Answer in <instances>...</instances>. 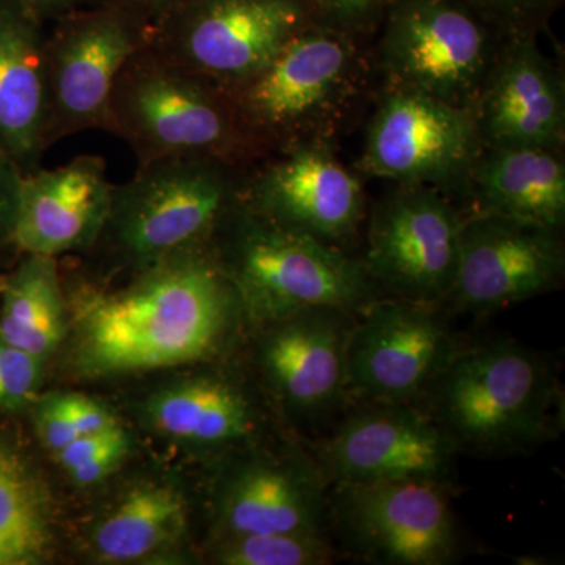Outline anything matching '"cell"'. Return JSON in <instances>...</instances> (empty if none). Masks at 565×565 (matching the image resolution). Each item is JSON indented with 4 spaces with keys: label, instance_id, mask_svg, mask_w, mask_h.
I'll return each instance as SVG.
<instances>
[{
    "label": "cell",
    "instance_id": "1",
    "mask_svg": "<svg viewBox=\"0 0 565 565\" xmlns=\"http://www.w3.org/2000/svg\"><path fill=\"white\" fill-rule=\"evenodd\" d=\"M241 303L211 248L141 267L126 288L74 294L79 359L93 374H126L196 362L214 351Z\"/></svg>",
    "mask_w": 565,
    "mask_h": 565
},
{
    "label": "cell",
    "instance_id": "2",
    "mask_svg": "<svg viewBox=\"0 0 565 565\" xmlns=\"http://www.w3.org/2000/svg\"><path fill=\"white\" fill-rule=\"evenodd\" d=\"M364 43L315 22L262 71L226 90L263 158L303 145H334L379 90Z\"/></svg>",
    "mask_w": 565,
    "mask_h": 565
},
{
    "label": "cell",
    "instance_id": "3",
    "mask_svg": "<svg viewBox=\"0 0 565 565\" xmlns=\"http://www.w3.org/2000/svg\"><path fill=\"white\" fill-rule=\"evenodd\" d=\"M422 399L419 407L459 451L482 456L542 444L555 434L563 411L555 367L512 341L460 349Z\"/></svg>",
    "mask_w": 565,
    "mask_h": 565
},
{
    "label": "cell",
    "instance_id": "4",
    "mask_svg": "<svg viewBox=\"0 0 565 565\" xmlns=\"http://www.w3.org/2000/svg\"><path fill=\"white\" fill-rule=\"evenodd\" d=\"M210 248L252 318L275 322L311 308L360 313L379 288L344 248L282 226L241 199Z\"/></svg>",
    "mask_w": 565,
    "mask_h": 565
},
{
    "label": "cell",
    "instance_id": "5",
    "mask_svg": "<svg viewBox=\"0 0 565 565\" xmlns=\"http://www.w3.org/2000/svg\"><path fill=\"white\" fill-rule=\"evenodd\" d=\"M109 132L131 147L139 163L206 158L248 169L263 159L230 93L181 68L150 43L118 76Z\"/></svg>",
    "mask_w": 565,
    "mask_h": 565
},
{
    "label": "cell",
    "instance_id": "6",
    "mask_svg": "<svg viewBox=\"0 0 565 565\" xmlns=\"http://www.w3.org/2000/svg\"><path fill=\"white\" fill-rule=\"evenodd\" d=\"M248 169L206 158L139 163L131 180L114 185L98 243L106 239L137 270L210 247L223 218L243 199Z\"/></svg>",
    "mask_w": 565,
    "mask_h": 565
},
{
    "label": "cell",
    "instance_id": "7",
    "mask_svg": "<svg viewBox=\"0 0 565 565\" xmlns=\"http://www.w3.org/2000/svg\"><path fill=\"white\" fill-rule=\"evenodd\" d=\"M379 29V87L471 110L503 41L467 0H388Z\"/></svg>",
    "mask_w": 565,
    "mask_h": 565
},
{
    "label": "cell",
    "instance_id": "8",
    "mask_svg": "<svg viewBox=\"0 0 565 565\" xmlns=\"http://www.w3.org/2000/svg\"><path fill=\"white\" fill-rule=\"evenodd\" d=\"M315 22L313 0H180L151 25L150 46L232 90Z\"/></svg>",
    "mask_w": 565,
    "mask_h": 565
},
{
    "label": "cell",
    "instance_id": "9",
    "mask_svg": "<svg viewBox=\"0 0 565 565\" xmlns=\"http://www.w3.org/2000/svg\"><path fill=\"white\" fill-rule=\"evenodd\" d=\"M46 36V147L93 129L109 132L110 99L121 70L150 43L151 24L98 0L55 20Z\"/></svg>",
    "mask_w": 565,
    "mask_h": 565
},
{
    "label": "cell",
    "instance_id": "10",
    "mask_svg": "<svg viewBox=\"0 0 565 565\" xmlns=\"http://www.w3.org/2000/svg\"><path fill=\"white\" fill-rule=\"evenodd\" d=\"M360 170L394 184L427 185L467 199L484 141L473 110L422 93L379 87Z\"/></svg>",
    "mask_w": 565,
    "mask_h": 565
},
{
    "label": "cell",
    "instance_id": "11",
    "mask_svg": "<svg viewBox=\"0 0 565 565\" xmlns=\"http://www.w3.org/2000/svg\"><path fill=\"white\" fill-rule=\"evenodd\" d=\"M463 221L437 189L394 184L371 211L360 262L379 291L437 307L455 281Z\"/></svg>",
    "mask_w": 565,
    "mask_h": 565
},
{
    "label": "cell",
    "instance_id": "12",
    "mask_svg": "<svg viewBox=\"0 0 565 565\" xmlns=\"http://www.w3.org/2000/svg\"><path fill=\"white\" fill-rule=\"evenodd\" d=\"M444 482L401 479L334 486V519L356 555L374 564L441 565L457 535Z\"/></svg>",
    "mask_w": 565,
    "mask_h": 565
},
{
    "label": "cell",
    "instance_id": "13",
    "mask_svg": "<svg viewBox=\"0 0 565 565\" xmlns=\"http://www.w3.org/2000/svg\"><path fill=\"white\" fill-rule=\"evenodd\" d=\"M434 308L377 297L356 315L348 345L352 397L388 404L422 399L460 351Z\"/></svg>",
    "mask_w": 565,
    "mask_h": 565
},
{
    "label": "cell",
    "instance_id": "14",
    "mask_svg": "<svg viewBox=\"0 0 565 565\" xmlns=\"http://www.w3.org/2000/svg\"><path fill=\"white\" fill-rule=\"evenodd\" d=\"M564 269L561 230L465 212L459 262L445 303L467 313H492L555 288Z\"/></svg>",
    "mask_w": 565,
    "mask_h": 565
},
{
    "label": "cell",
    "instance_id": "15",
    "mask_svg": "<svg viewBox=\"0 0 565 565\" xmlns=\"http://www.w3.org/2000/svg\"><path fill=\"white\" fill-rule=\"evenodd\" d=\"M245 204L288 228L344 248L366 217L362 177L338 159L333 145H303L253 163Z\"/></svg>",
    "mask_w": 565,
    "mask_h": 565
},
{
    "label": "cell",
    "instance_id": "16",
    "mask_svg": "<svg viewBox=\"0 0 565 565\" xmlns=\"http://www.w3.org/2000/svg\"><path fill=\"white\" fill-rule=\"evenodd\" d=\"M459 452L418 404L362 403L323 444L318 467L327 484L445 482Z\"/></svg>",
    "mask_w": 565,
    "mask_h": 565
},
{
    "label": "cell",
    "instance_id": "17",
    "mask_svg": "<svg viewBox=\"0 0 565 565\" xmlns=\"http://www.w3.org/2000/svg\"><path fill=\"white\" fill-rule=\"evenodd\" d=\"M484 147L564 151L565 82L537 36L503 39L473 106Z\"/></svg>",
    "mask_w": 565,
    "mask_h": 565
},
{
    "label": "cell",
    "instance_id": "18",
    "mask_svg": "<svg viewBox=\"0 0 565 565\" xmlns=\"http://www.w3.org/2000/svg\"><path fill=\"white\" fill-rule=\"evenodd\" d=\"M114 184L106 161L84 154L22 178L11 244L25 255L85 250L98 243L109 217Z\"/></svg>",
    "mask_w": 565,
    "mask_h": 565
},
{
    "label": "cell",
    "instance_id": "19",
    "mask_svg": "<svg viewBox=\"0 0 565 565\" xmlns=\"http://www.w3.org/2000/svg\"><path fill=\"white\" fill-rule=\"evenodd\" d=\"M359 313L311 308L278 319L263 348V366L291 411L321 419L351 397L348 345Z\"/></svg>",
    "mask_w": 565,
    "mask_h": 565
},
{
    "label": "cell",
    "instance_id": "20",
    "mask_svg": "<svg viewBox=\"0 0 565 565\" xmlns=\"http://www.w3.org/2000/svg\"><path fill=\"white\" fill-rule=\"evenodd\" d=\"M326 479L311 462L252 457L226 479L221 523L228 535L327 533Z\"/></svg>",
    "mask_w": 565,
    "mask_h": 565
},
{
    "label": "cell",
    "instance_id": "21",
    "mask_svg": "<svg viewBox=\"0 0 565 565\" xmlns=\"http://www.w3.org/2000/svg\"><path fill=\"white\" fill-rule=\"evenodd\" d=\"M44 24L20 0H0V150L24 173L47 151Z\"/></svg>",
    "mask_w": 565,
    "mask_h": 565
},
{
    "label": "cell",
    "instance_id": "22",
    "mask_svg": "<svg viewBox=\"0 0 565 565\" xmlns=\"http://www.w3.org/2000/svg\"><path fill=\"white\" fill-rule=\"evenodd\" d=\"M465 212L503 215L563 230L564 151L484 147L468 184Z\"/></svg>",
    "mask_w": 565,
    "mask_h": 565
},
{
    "label": "cell",
    "instance_id": "23",
    "mask_svg": "<svg viewBox=\"0 0 565 565\" xmlns=\"http://www.w3.org/2000/svg\"><path fill=\"white\" fill-rule=\"evenodd\" d=\"M148 414L162 434L199 445L237 444L256 429L250 401L225 379H195L163 390L152 397Z\"/></svg>",
    "mask_w": 565,
    "mask_h": 565
},
{
    "label": "cell",
    "instance_id": "24",
    "mask_svg": "<svg viewBox=\"0 0 565 565\" xmlns=\"http://www.w3.org/2000/svg\"><path fill=\"white\" fill-rule=\"evenodd\" d=\"M0 340L46 360L65 334L66 300L57 263L28 255L0 281Z\"/></svg>",
    "mask_w": 565,
    "mask_h": 565
},
{
    "label": "cell",
    "instance_id": "25",
    "mask_svg": "<svg viewBox=\"0 0 565 565\" xmlns=\"http://www.w3.org/2000/svg\"><path fill=\"white\" fill-rule=\"evenodd\" d=\"M185 525V503L169 486H140L118 503L93 534L96 555L132 563L172 544Z\"/></svg>",
    "mask_w": 565,
    "mask_h": 565
},
{
    "label": "cell",
    "instance_id": "26",
    "mask_svg": "<svg viewBox=\"0 0 565 565\" xmlns=\"http://www.w3.org/2000/svg\"><path fill=\"white\" fill-rule=\"evenodd\" d=\"M51 505L31 465L0 441V565L40 564L50 552Z\"/></svg>",
    "mask_w": 565,
    "mask_h": 565
},
{
    "label": "cell",
    "instance_id": "27",
    "mask_svg": "<svg viewBox=\"0 0 565 565\" xmlns=\"http://www.w3.org/2000/svg\"><path fill=\"white\" fill-rule=\"evenodd\" d=\"M333 557L327 533L228 535L217 553L226 565H326Z\"/></svg>",
    "mask_w": 565,
    "mask_h": 565
},
{
    "label": "cell",
    "instance_id": "28",
    "mask_svg": "<svg viewBox=\"0 0 565 565\" xmlns=\"http://www.w3.org/2000/svg\"><path fill=\"white\" fill-rule=\"evenodd\" d=\"M129 451V438L118 426L85 435L58 451L57 462L81 486L98 484L117 470Z\"/></svg>",
    "mask_w": 565,
    "mask_h": 565
},
{
    "label": "cell",
    "instance_id": "29",
    "mask_svg": "<svg viewBox=\"0 0 565 565\" xmlns=\"http://www.w3.org/2000/svg\"><path fill=\"white\" fill-rule=\"evenodd\" d=\"M501 39L539 36L563 0H467Z\"/></svg>",
    "mask_w": 565,
    "mask_h": 565
},
{
    "label": "cell",
    "instance_id": "30",
    "mask_svg": "<svg viewBox=\"0 0 565 565\" xmlns=\"http://www.w3.org/2000/svg\"><path fill=\"white\" fill-rule=\"evenodd\" d=\"M39 356L0 340V412H17L35 399L41 385Z\"/></svg>",
    "mask_w": 565,
    "mask_h": 565
},
{
    "label": "cell",
    "instance_id": "31",
    "mask_svg": "<svg viewBox=\"0 0 565 565\" xmlns=\"http://www.w3.org/2000/svg\"><path fill=\"white\" fill-rule=\"evenodd\" d=\"M318 21L323 25L367 41L384 18L388 0H313Z\"/></svg>",
    "mask_w": 565,
    "mask_h": 565
},
{
    "label": "cell",
    "instance_id": "32",
    "mask_svg": "<svg viewBox=\"0 0 565 565\" xmlns=\"http://www.w3.org/2000/svg\"><path fill=\"white\" fill-rule=\"evenodd\" d=\"M35 427L41 444L54 455L79 438V433L63 408L58 396H52L39 405L35 414Z\"/></svg>",
    "mask_w": 565,
    "mask_h": 565
},
{
    "label": "cell",
    "instance_id": "33",
    "mask_svg": "<svg viewBox=\"0 0 565 565\" xmlns=\"http://www.w3.org/2000/svg\"><path fill=\"white\" fill-rule=\"evenodd\" d=\"M24 174L13 158L0 150V247L11 244Z\"/></svg>",
    "mask_w": 565,
    "mask_h": 565
},
{
    "label": "cell",
    "instance_id": "34",
    "mask_svg": "<svg viewBox=\"0 0 565 565\" xmlns=\"http://www.w3.org/2000/svg\"><path fill=\"white\" fill-rule=\"evenodd\" d=\"M61 403L68 414L71 422L79 433V438L85 435L102 433L118 426L115 416L104 405L81 394H62Z\"/></svg>",
    "mask_w": 565,
    "mask_h": 565
},
{
    "label": "cell",
    "instance_id": "35",
    "mask_svg": "<svg viewBox=\"0 0 565 565\" xmlns=\"http://www.w3.org/2000/svg\"><path fill=\"white\" fill-rule=\"evenodd\" d=\"M44 22L55 21L71 11L84 9L98 0H20Z\"/></svg>",
    "mask_w": 565,
    "mask_h": 565
},
{
    "label": "cell",
    "instance_id": "36",
    "mask_svg": "<svg viewBox=\"0 0 565 565\" xmlns=\"http://www.w3.org/2000/svg\"><path fill=\"white\" fill-rule=\"evenodd\" d=\"M110 2L118 3V6L131 10L132 13H136L141 20L150 22L152 25L166 11L172 9L174 3L180 2V0H110Z\"/></svg>",
    "mask_w": 565,
    "mask_h": 565
}]
</instances>
